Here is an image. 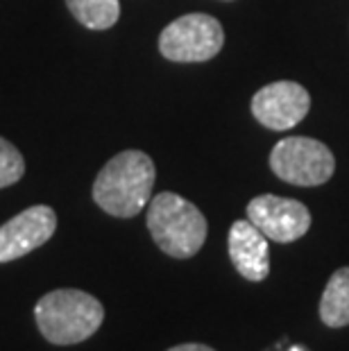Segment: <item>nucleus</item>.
<instances>
[{
    "label": "nucleus",
    "instance_id": "6",
    "mask_svg": "<svg viewBox=\"0 0 349 351\" xmlns=\"http://www.w3.org/2000/svg\"><path fill=\"white\" fill-rule=\"evenodd\" d=\"M248 220L274 243H293L311 229V211L302 202L279 195H258L248 204Z\"/></svg>",
    "mask_w": 349,
    "mask_h": 351
},
{
    "label": "nucleus",
    "instance_id": "12",
    "mask_svg": "<svg viewBox=\"0 0 349 351\" xmlns=\"http://www.w3.org/2000/svg\"><path fill=\"white\" fill-rule=\"evenodd\" d=\"M25 175V161L19 147H14L10 141L0 136V189L16 184Z\"/></svg>",
    "mask_w": 349,
    "mask_h": 351
},
{
    "label": "nucleus",
    "instance_id": "8",
    "mask_svg": "<svg viewBox=\"0 0 349 351\" xmlns=\"http://www.w3.org/2000/svg\"><path fill=\"white\" fill-rule=\"evenodd\" d=\"M311 109V95L297 82H274L252 98V114L268 130H291Z\"/></svg>",
    "mask_w": 349,
    "mask_h": 351
},
{
    "label": "nucleus",
    "instance_id": "14",
    "mask_svg": "<svg viewBox=\"0 0 349 351\" xmlns=\"http://www.w3.org/2000/svg\"><path fill=\"white\" fill-rule=\"evenodd\" d=\"M291 351H306V349H302L300 345H295V347H291Z\"/></svg>",
    "mask_w": 349,
    "mask_h": 351
},
{
    "label": "nucleus",
    "instance_id": "11",
    "mask_svg": "<svg viewBox=\"0 0 349 351\" xmlns=\"http://www.w3.org/2000/svg\"><path fill=\"white\" fill-rule=\"evenodd\" d=\"M66 7L88 29H109L121 16L118 0H66Z\"/></svg>",
    "mask_w": 349,
    "mask_h": 351
},
{
    "label": "nucleus",
    "instance_id": "10",
    "mask_svg": "<svg viewBox=\"0 0 349 351\" xmlns=\"http://www.w3.org/2000/svg\"><path fill=\"white\" fill-rule=\"evenodd\" d=\"M320 317L331 328L349 324V267H340L331 274L320 300Z\"/></svg>",
    "mask_w": 349,
    "mask_h": 351
},
{
    "label": "nucleus",
    "instance_id": "1",
    "mask_svg": "<svg viewBox=\"0 0 349 351\" xmlns=\"http://www.w3.org/2000/svg\"><path fill=\"white\" fill-rule=\"evenodd\" d=\"M157 170L145 152L125 150L105 163L93 184V199L114 218H134L152 195Z\"/></svg>",
    "mask_w": 349,
    "mask_h": 351
},
{
    "label": "nucleus",
    "instance_id": "2",
    "mask_svg": "<svg viewBox=\"0 0 349 351\" xmlns=\"http://www.w3.org/2000/svg\"><path fill=\"white\" fill-rule=\"evenodd\" d=\"M34 319L48 342L62 347L77 345L100 328L105 319V306L84 290L62 288L36 302Z\"/></svg>",
    "mask_w": 349,
    "mask_h": 351
},
{
    "label": "nucleus",
    "instance_id": "9",
    "mask_svg": "<svg viewBox=\"0 0 349 351\" xmlns=\"http://www.w3.org/2000/svg\"><path fill=\"white\" fill-rule=\"evenodd\" d=\"M229 258L248 281H263L270 274L268 238L250 220H236L229 229Z\"/></svg>",
    "mask_w": 349,
    "mask_h": 351
},
{
    "label": "nucleus",
    "instance_id": "5",
    "mask_svg": "<svg viewBox=\"0 0 349 351\" xmlns=\"http://www.w3.org/2000/svg\"><path fill=\"white\" fill-rule=\"evenodd\" d=\"M270 168L279 179L293 186H320L333 175L336 159L320 141L291 136L272 147Z\"/></svg>",
    "mask_w": 349,
    "mask_h": 351
},
{
    "label": "nucleus",
    "instance_id": "3",
    "mask_svg": "<svg viewBox=\"0 0 349 351\" xmlns=\"http://www.w3.org/2000/svg\"><path fill=\"white\" fill-rule=\"evenodd\" d=\"M147 229L161 252L173 258H191L206 241V218L202 211L177 193H159L147 206Z\"/></svg>",
    "mask_w": 349,
    "mask_h": 351
},
{
    "label": "nucleus",
    "instance_id": "13",
    "mask_svg": "<svg viewBox=\"0 0 349 351\" xmlns=\"http://www.w3.org/2000/svg\"><path fill=\"white\" fill-rule=\"evenodd\" d=\"M168 351H215L206 345H197V342H186V345H177V347H170Z\"/></svg>",
    "mask_w": 349,
    "mask_h": 351
},
{
    "label": "nucleus",
    "instance_id": "7",
    "mask_svg": "<svg viewBox=\"0 0 349 351\" xmlns=\"http://www.w3.org/2000/svg\"><path fill=\"white\" fill-rule=\"evenodd\" d=\"M57 215L50 206H29L0 227V263H10L36 247L46 245L55 236Z\"/></svg>",
    "mask_w": 349,
    "mask_h": 351
},
{
    "label": "nucleus",
    "instance_id": "4",
    "mask_svg": "<svg viewBox=\"0 0 349 351\" xmlns=\"http://www.w3.org/2000/svg\"><path fill=\"white\" fill-rule=\"evenodd\" d=\"M225 29L209 14H186L175 19L159 36L161 55L170 62H209L222 50Z\"/></svg>",
    "mask_w": 349,
    "mask_h": 351
}]
</instances>
